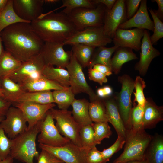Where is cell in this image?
Here are the masks:
<instances>
[{
    "instance_id": "6da1fadb",
    "label": "cell",
    "mask_w": 163,
    "mask_h": 163,
    "mask_svg": "<svg viewBox=\"0 0 163 163\" xmlns=\"http://www.w3.org/2000/svg\"><path fill=\"white\" fill-rule=\"evenodd\" d=\"M30 23H16L0 33L6 50L21 62L40 54L44 43L34 31Z\"/></svg>"
},
{
    "instance_id": "7a4b0ae2",
    "label": "cell",
    "mask_w": 163,
    "mask_h": 163,
    "mask_svg": "<svg viewBox=\"0 0 163 163\" xmlns=\"http://www.w3.org/2000/svg\"><path fill=\"white\" fill-rule=\"evenodd\" d=\"M30 24L44 43H63L77 31L66 15L61 11L42 13Z\"/></svg>"
},
{
    "instance_id": "3957f363",
    "label": "cell",
    "mask_w": 163,
    "mask_h": 163,
    "mask_svg": "<svg viewBox=\"0 0 163 163\" xmlns=\"http://www.w3.org/2000/svg\"><path fill=\"white\" fill-rule=\"evenodd\" d=\"M152 138V136L143 128L128 130L124 150L113 163H126L132 161L145 160V152Z\"/></svg>"
},
{
    "instance_id": "277c9868",
    "label": "cell",
    "mask_w": 163,
    "mask_h": 163,
    "mask_svg": "<svg viewBox=\"0 0 163 163\" xmlns=\"http://www.w3.org/2000/svg\"><path fill=\"white\" fill-rule=\"evenodd\" d=\"M39 132L37 124L12 139V145L9 155L14 159L23 163H34V158L37 159L39 154L36 144Z\"/></svg>"
},
{
    "instance_id": "5b68a950",
    "label": "cell",
    "mask_w": 163,
    "mask_h": 163,
    "mask_svg": "<svg viewBox=\"0 0 163 163\" xmlns=\"http://www.w3.org/2000/svg\"><path fill=\"white\" fill-rule=\"evenodd\" d=\"M107 9L104 5L99 3L94 8L75 9L66 15L76 31H80L89 27L103 26Z\"/></svg>"
},
{
    "instance_id": "8992f818",
    "label": "cell",
    "mask_w": 163,
    "mask_h": 163,
    "mask_svg": "<svg viewBox=\"0 0 163 163\" xmlns=\"http://www.w3.org/2000/svg\"><path fill=\"white\" fill-rule=\"evenodd\" d=\"M50 110L59 133L75 145L82 147L79 135L81 126L75 120L71 111L53 108Z\"/></svg>"
},
{
    "instance_id": "52a82bcc",
    "label": "cell",
    "mask_w": 163,
    "mask_h": 163,
    "mask_svg": "<svg viewBox=\"0 0 163 163\" xmlns=\"http://www.w3.org/2000/svg\"><path fill=\"white\" fill-rule=\"evenodd\" d=\"M119 82L121 84L120 91L113 95L120 115L127 130L130 129L129 117L132 108L131 96L134 88V81L129 75L119 76Z\"/></svg>"
},
{
    "instance_id": "ba28073f",
    "label": "cell",
    "mask_w": 163,
    "mask_h": 163,
    "mask_svg": "<svg viewBox=\"0 0 163 163\" xmlns=\"http://www.w3.org/2000/svg\"><path fill=\"white\" fill-rule=\"evenodd\" d=\"M112 42V39L104 33L103 27H92L77 31L66 40L64 45L81 44L96 48L105 46Z\"/></svg>"
},
{
    "instance_id": "9c48e42d",
    "label": "cell",
    "mask_w": 163,
    "mask_h": 163,
    "mask_svg": "<svg viewBox=\"0 0 163 163\" xmlns=\"http://www.w3.org/2000/svg\"><path fill=\"white\" fill-rule=\"evenodd\" d=\"M54 120L50 110L46 113L45 118L38 123L40 133L37 137L39 144L60 147L71 141L59 133Z\"/></svg>"
},
{
    "instance_id": "30bf717a",
    "label": "cell",
    "mask_w": 163,
    "mask_h": 163,
    "mask_svg": "<svg viewBox=\"0 0 163 163\" xmlns=\"http://www.w3.org/2000/svg\"><path fill=\"white\" fill-rule=\"evenodd\" d=\"M41 150L52 154L64 163H86L90 149L80 147L70 141L60 147H54L39 144Z\"/></svg>"
},
{
    "instance_id": "8fae6325",
    "label": "cell",
    "mask_w": 163,
    "mask_h": 163,
    "mask_svg": "<svg viewBox=\"0 0 163 163\" xmlns=\"http://www.w3.org/2000/svg\"><path fill=\"white\" fill-rule=\"evenodd\" d=\"M66 68L69 75L70 87L75 95L83 93L88 94L90 101L97 96L87 83L83 71V67L72 55Z\"/></svg>"
},
{
    "instance_id": "7c38bea8",
    "label": "cell",
    "mask_w": 163,
    "mask_h": 163,
    "mask_svg": "<svg viewBox=\"0 0 163 163\" xmlns=\"http://www.w3.org/2000/svg\"><path fill=\"white\" fill-rule=\"evenodd\" d=\"M45 65L40 53L22 62L17 69L6 77L20 85L31 78L42 76V72Z\"/></svg>"
},
{
    "instance_id": "4fadbf2b",
    "label": "cell",
    "mask_w": 163,
    "mask_h": 163,
    "mask_svg": "<svg viewBox=\"0 0 163 163\" xmlns=\"http://www.w3.org/2000/svg\"><path fill=\"white\" fill-rule=\"evenodd\" d=\"M63 43H44L40 53L46 65L65 69L71 59L72 51H65Z\"/></svg>"
},
{
    "instance_id": "5bb4252c",
    "label": "cell",
    "mask_w": 163,
    "mask_h": 163,
    "mask_svg": "<svg viewBox=\"0 0 163 163\" xmlns=\"http://www.w3.org/2000/svg\"><path fill=\"white\" fill-rule=\"evenodd\" d=\"M26 120L21 110L15 107H11L5 119L0 123L5 133L12 139L27 129Z\"/></svg>"
},
{
    "instance_id": "9a60e30c",
    "label": "cell",
    "mask_w": 163,
    "mask_h": 163,
    "mask_svg": "<svg viewBox=\"0 0 163 163\" xmlns=\"http://www.w3.org/2000/svg\"><path fill=\"white\" fill-rule=\"evenodd\" d=\"M127 20L125 0H116L111 9L106 10L103 26L104 34L113 39L119 26Z\"/></svg>"
},
{
    "instance_id": "2e32d148",
    "label": "cell",
    "mask_w": 163,
    "mask_h": 163,
    "mask_svg": "<svg viewBox=\"0 0 163 163\" xmlns=\"http://www.w3.org/2000/svg\"><path fill=\"white\" fill-rule=\"evenodd\" d=\"M22 112L27 123V129L32 128L45 117L46 113L56 106L55 103L40 104L30 102L14 103Z\"/></svg>"
},
{
    "instance_id": "e0dca14e",
    "label": "cell",
    "mask_w": 163,
    "mask_h": 163,
    "mask_svg": "<svg viewBox=\"0 0 163 163\" xmlns=\"http://www.w3.org/2000/svg\"><path fill=\"white\" fill-rule=\"evenodd\" d=\"M144 30L137 28L132 29L117 28L112 41L114 46L129 48L139 51L141 48V40Z\"/></svg>"
},
{
    "instance_id": "ac0fdd59",
    "label": "cell",
    "mask_w": 163,
    "mask_h": 163,
    "mask_svg": "<svg viewBox=\"0 0 163 163\" xmlns=\"http://www.w3.org/2000/svg\"><path fill=\"white\" fill-rule=\"evenodd\" d=\"M14 9L22 19L31 23L42 14L44 0H13Z\"/></svg>"
},
{
    "instance_id": "d6986e66",
    "label": "cell",
    "mask_w": 163,
    "mask_h": 163,
    "mask_svg": "<svg viewBox=\"0 0 163 163\" xmlns=\"http://www.w3.org/2000/svg\"><path fill=\"white\" fill-rule=\"evenodd\" d=\"M139 61L134 66L135 69L139 72V74L144 76L146 74L152 61L160 55L159 51L152 44L148 31L145 30L141 42Z\"/></svg>"
},
{
    "instance_id": "ffe728a7",
    "label": "cell",
    "mask_w": 163,
    "mask_h": 163,
    "mask_svg": "<svg viewBox=\"0 0 163 163\" xmlns=\"http://www.w3.org/2000/svg\"><path fill=\"white\" fill-rule=\"evenodd\" d=\"M147 1H141L140 7L135 14L130 19L120 25L118 28L128 29L135 27L153 31L154 24L148 14Z\"/></svg>"
},
{
    "instance_id": "44dd1931",
    "label": "cell",
    "mask_w": 163,
    "mask_h": 163,
    "mask_svg": "<svg viewBox=\"0 0 163 163\" xmlns=\"http://www.w3.org/2000/svg\"><path fill=\"white\" fill-rule=\"evenodd\" d=\"M103 99L108 122L113 125L118 136H121L125 139L127 130L119 113L113 95Z\"/></svg>"
},
{
    "instance_id": "7402d4cb",
    "label": "cell",
    "mask_w": 163,
    "mask_h": 163,
    "mask_svg": "<svg viewBox=\"0 0 163 163\" xmlns=\"http://www.w3.org/2000/svg\"><path fill=\"white\" fill-rule=\"evenodd\" d=\"M146 99L142 119L143 128H155L163 120V107L157 105L150 98Z\"/></svg>"
},
{
    "instance_id": "603a6c76",
    "label": "cell",
    "mask_w": 163,
    "mask_h": 163,
    "mask_svg": "<svg viewBox=\"0 0 163 163\" xmlns=\"http://www.w3.org/2000/svg\"><path fill=\"white\" fill-rule=\"evenodd\" d=\"M20 85L26 92L59 90L66 88L43 75L28 80Z\"/></svg>"
},
{
    "instance_id": "cb8c5ba5",
    "label": "cell",
    "mask_w": 163,
    "mask_h": 163,
    "mask_svg": "<svg viewBox=\"0 0 163 163\" xmlns=\"http://www.w3.org/2000/svg\"><path fill=\"white\" fill-rule=\"evenodd\" d=\"M149 163H163V136L156 133L152 136L145 153Z\"/></svg>"
},
{
    "instance_id": "d4e9b609",
    "label": "cell",
    "mask_w": 163,
    "mask_h": 163,
    "mask_svg": "<svg viewBox=\"0 0 163 163\" xmlns=\"http://www.w3.org/2000/svg\"><path fill=\"white\" fill-rule=\"evenodd\" d=\"M89 102L86 99L75 98L71 104L72 116L81 126L91 125L93 123L89 113Z\"/></svg>"
},
{
    "instance_id": "484cf974",
    "label": "cell",
    "mask_w": 163,
    "mask_h": 163,
    "mask_svg": "<svg viewBox=\"0 0 163 163\" xmlns=\"http://www.w3.org/2000/svg\"><path fill=\"white\" fill-rule=\"evenodd\" d=\"M133 49L127 47H119L114 52L111 58V66L112 71L116 75L120 71L123 65L129 61L138 59Z\"/></svg>"
},
{
    "instance_id": "4316f807",
    "label": "cell",
    "mask_w": 163,
    "mask_h": 163,
    "mask_svg": "<svg viewBox=\"0 0 163 163\" xmlns=\"http://www.w3.org/2000/svg\"><path fill=\"white\" fill-rule=\"evenodd\" d=\"M3 98L12 104L17 103L25 92L21 85L8 78H1V88Z\"/></svg>"
},
{
    "instance_id": "83f0119b",
    "label": "cell",
    "mask_w": 163,
    "mask_h": 163,
    "mask_svg": "<svg viewBox=\"0 0 163 163\" xmlns=\"http://www.w3.org/2000/svg\"><path fill=\"white\" fill-rule=\"evenodd\" d=\"M42 74L46 78L58 83L64 87H70L69 75L65 69L45 65Z\"/></svg>"
},
{
    "instance_id": "f1b7e54d",
    "label": "cell",
    "mask_w": 163,
    "mask_h": 163,
    "mask_svg": "<svg viewBox=\"0 0 163 163\" xmlns=\"http://www.w3.org/2000/svg\"><path fill=\"white\" fill-rule=\"evenodd\" d=\"M118 47L117 46H114L110 47H107L105 46L97 47V48L95 50L90 62L88 69L92 68L95 65L100 64L106 66L111 69V57L113 53Z\"/></svg>"
},
{
    "instance_id": "f546056e",
    "label": "cell",
    "mask_w": 163,
    "mask_h": 163,
    "mask_svg": "<svg viewBox=\"0 0 163 163\" xmlns=\"http://www.w3.org/2000/svg\"><path fill=\"white\" fill-rule=\"evenodd\" d=\"M72 46L71 51L79 63L83 68L88 67L96 48L81 44Z\"/></svg>"
},
{
    "instance_id": "4dcf8cb0",
    "label": "cell",
    "mask_w": 163,
    "mask_h": 163,
    "mask_svg": "<svg viewBox=\"0 0 163 163\" xmlns=\"http://www.w3.org/2000/svg\"><path fill=\"white\" fill-rule=\"evenodd\" d=\"M13 0H8L4 9L0 12V33L8 26L19 22H27L16 13L13 6Z\"/></svg>"
},
{
    "instance_id": "1f68e13d",
    "label": "cell",
    "mask_w": 163,
    "mask_h": 163,
    "mask_svg": "<svg viewBox=\"0 0 163 163\" xmlns=\"http://www.w3.org/2000/svg\"><path fill=\"white\" fill-rule=\"evenodd\" d=\"M30 102L40 104L55 103L51 91L25 92L19 98L17 103Z\"/></svg>"
},
{
    "instance_id": "d6a6232c",
    "label": "cell",
    "mask_w": 163,
    "mask_h": 163,
    "mask_svg": "<svg viewBox=\"0 0 163 163\" xmlns=\"http://www.w3.org/2000/svg\"><path fill=\"white\" fill-rule=\"evenodd\" d=\"M88 110L90 117L93 122H108L103 99L97 96L94 99L90 101Z\"/></svg>"
},
{
    "instance_id": "836d02e7",
    "label": "cell",
    "mask_w": 163,
    "mask_h": 163,
    "mask_svg": "<svg viewBox=\"0 0 163 163\" xmlns=\"http://www.w3.org/2000/svg\"><path fill=\"white\" fill-rule=\"evenodd\" d=\"M22 62L19 61L8 51H4L0 58V75L1 78L6 77L17 69Z\"/></svg>"
},
{
    "instance_id": "e575fe53",
    "label": "cell",
    "mask_w": 163,
    "mask_h": 163,
    "mask_svg": "<svg viewBox=\"0 0 163 163\" xmlns=\"http://www.w3.org/2000/svg\"><path fill=\"white\" fill-rule=\"evenodd\" d=\"M52 93L55 103L60 110H68L75 98V94L70 87L62 90H54Z\"/></svg>"
},
{
    "instance_id": "d590c367",
    "label": "cell",
    "mask_w": 163,
    "mask_h": 163,
    "mask_svg": "<svg viewBox=\"0 0 163 163\" xmlns=\"http://www.w3.org/2000/svg\"><path fill=\"white\" fill-rule=\"evenodd\" d=\"M62 5L60 7L48 12H53L56 10L65 7V8L61 11L67 14L76 8H94L97 5L94 4L91 0H62Z\"/></svg>"
},
{
    "instance_id": "8d00e7d4",
    "label": "cell",
    "mask_w": 163,
    "mask_h": 163,
    "mask_svg": "<svg viewBox=\"0 0 163 163\" xmlns=\"http://www.w3.org/2000/svg\"><path fill=\"white\" fill-rule=\"evenodd\" d=\"M94 130V139L95 144H99L105 138H109L112 132L107 122L94 123L92 124Z\"/></svg>"
},
{
    "instance_id": "74e56055",
    "label": "cell",
    "mask_w": 163,
    "mask_h": 163,
    "mask_svg": "<svg viewBox=\"0 0 163 163\" xmlns=\"http://www.w3.org/2000/svg\"><path fill=\"white\" fill-rule=\"evenodd\" d=\"M92 125L81 126L79 131L82 147L89 149L96 145L94 141V130Z\"/></svg>"
},
{
    "instance_id": "f35d334b",
    "label": "cell",
    "mask_w": 163,
    "mask_h": 163,
    "mask_svg": "<svg viewBox=\"0 0 163 163\" xmlns=\"http://www.w3.org/2000/svg\"><path fill=\"white\" fill-rule=\"evenodd\" d=\"M133 106L129 117L130 129H143L142 119L144 107L139 105L135 103H133Z\"/></svg>"
},
{
    "instance_id": "ab89813d",
    "label": "cell",
    "mask_w": 163,
    "mask_h": 163,
    "mask_svg": "<svg viewBox=\"0 0 163 163\" xmlns=\"http://www.w3.org/2000/svg\"><path fill=\"white\" fill-rule=\"evenodd\" d=\"M145 82L139 76H137L134 81V88L135 92H133L135 98L133 102H137V104L144 107L146 102L143 93V90L146 87Z\"/></svg>"
},
{
    "instance_id": "60d3db41",
    "label": "cell",
    "mask_w": 163,
    "mask_h": 163,
    "mask_svg": "<svg viewBox=\"0 0 163 163\" xmlns=\"http://www.w3.org/2000/svg\"><path fill=\"white\" fill-rule=\"evenodd\" d=\"M147 8L152 18L154 24L153 34L150 37L151 43L153 45L163 37V23L157 17L153 9Z\"/></svg>"
},
{
    "instance_id": "b9f144b4",
    "label": "cell",
    "mask_w": 163,
    "mask_h": 163,
    "mask_svg": "<svg viewBox=\"0 0 163 163\" xmlns=\"http://www.w3.org/2000/svg\"><path fill=\"white\" fill-rule=\"evenodd\" d=\"M12 145V139L6 135L0 124V159L3 160L10 155Z\"/></svg>"
},
{
    "instance_id": "7bdbcfd3",
    "label": "cell",
    "mask_w": 163,
    "mask_h": 163,
    "mask_svg": "<svg viewBox=\"0 0 163 163\" xmlns=\"http://www.w3.org/2000/svg\"><path fill=\"white\" fill-rule=\"evenodd\" d=\"M125 142V139L124 138L118 136L117 140L112 145L101 152L104 159L107 162L109 161L113 154L123 148Z\"/></svg>"
},
{
    "instance_id": "ee69618b",
    "label": "cell",
    "mask_w": 163,
    "mask_h": 163,
    "mask_svg": "<svg viewBox=\"0 0 163 163\" xmlns=\"http://www.w3.org/2000/svg\"><path fill=\"white\" fill-rule=\"evenodd\" d=\"M107 161L103 157L101 151L96 146L90 149L87 155L86 163H107Z\"/></svg>"
},
{
    "instance_id": "f6af8a7d",
    "label": "cell",
    "mask_w": 163,
    "mask_h": 163,
    "mask_svg": "<svg viewBox=\"0 0 163 163\" xmlns=\"http://www.w3.org/2000/svg\"><path fill=\"white\" fill-rule=\"evenodd\" d=\"M37 160V163H64L52 154L44 150H41Z\"/></svg>"
},
{
    "instance_id": "bcb514c9",
    "label": "cell",
    "mask_w": 163,
    "mask_h": 163,
    "mask_svg": "<svg viewBox=\"0 0 163 163\" xmlns=\"http://www.w3.org/2000/svg\"><path fill=\"white\" fill-rule=\"evenodd\" d=\"M141 0H125L126 17L128 20L131 18L137 11Z\"/></svg>"
},
{
    "instance_id": "7dc6e473",
    "label": "cell",
    "mask_w": 163,
    "mask_h": 163,
    "mask_svg": "<svg viewBox=\"0 0 163 163\" xmlns=\"http://www.w3.org/2000/svg\"><path fill=\"white\" fill-rule=\"evenodd\" d=\"M88 73L89 79L98 83L100 85L102 86L103 83L107 82L106 76L95 69L92 68L88 69Z\"/></svg>"
},
{
    "instance_id": "c3c4849f",
    "label": "cell",
    "mask_w": 163,
    "mask_h": 163,
    "mask_svg": "<svg viewBox=\"0 0 163 163\" xmlns=\"http://www.w3.org/2000/svg\"><path fill=\"white\" fill-rule=\"evenodd\" d=\"M113 90L111 87L109 86H105L98 88L97 91V95L99 97L104 99L113 95Z\"/></svg>"
},
{
    "instance_id": "681fc988",
    "label": "cell",
    "mask_w": 163,
    "mask_h": 163,
    "mask_svg": "<svg viewBox=\"0 0 163 163\" xmlns=\"http://www.w3.org/2000/svg\"><path fill=\"white\" fill-rule=\"evenodd\" d=\"M92 68L95 69L104 75L105 76H109L112 74L111 69L107 66L100 64L94 65Z\"/></svg>"
},
{
    "instance_id": "f907efd6",
    "label": "cell",
    "mask_w": 163,
    "mask_h": 163,
    "mask_svg": "<svg viewBox=\"0 0 163 163\" xmlns=\"http://www.w3.org/2000/svg\"><path fill=\"white\" fill-rule=\"evenodd\" d=\"M12 103L0 97V115L5 116Z\"/></svg>"
},
{
    "instance_id": "816d5d0a",
    "label": "cell",
    "mask_w": 163,
    "mask_h": 163,
    "mask_svg": "<svg viewBox=\"0 0 163 163\" xmlns=\"http://www.w3.org/2000/svg\"><path fill=\"white\" fill-rule=\"evenodd\" d=\"M152 2H156L158 6V10H153L157 17L162 21H163V0H152Z\"/></svg>"
},
{
    "instance_id": "f5cc1de1",
    "label": "cell",
    "mask_w": 163,
    "mask_h": 163,
    "mask_svg": "<svg viewBox=\"0 0 163 163\" xmlns=\"http://www.w3.org/2000/svg\"><path fill=\"white\" fill-rule=\"evenodd\" d=\"M92 2L95 5L102 4L104 5L108 10H110L113 8L116 1V0H91Z\"/></svg>"
},
{
    "instance_id": "db71d44e",
    "label": "cell",
    "mask_w": 163,
    "mask_h": 163,
    "mask_svg": "<svg viewBox=\"0 0 163 163\" xmlns=\"http://www.w3.org/2000/svg\"><path fill=\"white\" fill-rule=\"evenodd\" d=\"M14 158L9 155L7 158L3 160L0 159V163H13Z\"/></svg>"
},
{
    "instance_id": "11a10c76",
    "label": "cell",
    "mask_w": 163,
    "mask_h": 163,
    "mask_svg": "<svg viewBox=\"0 0 163 163\" xmlns=\"http://www.w3.org/2000/svg\"><path fill=\"white\" fill-rule=\"evenodd\" d=\"M8 0H0V12L6 5Z\"/></svg>"
},
{
    "instance_id": "9f6ffc18",
    "label": "cell",
    "mask_w": 163,
    "mask_h": 163,
    "mask_svg": "<svg viewBox=\"0 0 163 163\" xmlns=\"http://www.w3.org/2000/svg\"><path fill=\"white\" fill-rule=\"evenodd\" d=\"M59 1V0H44V3L50 4H55Z\"/></svg>"
},
{
    "instance_id": "6f0895ef",
    "label": "cell",
    "mask_w": 163,
    "mask_h": 163,
    "mask_svg": "<svg viewBox=\"0 0 163 163\" xmlns=\"http://www.w3.org/2000/svg\"><path fill=\"white\" fill-rule=\"evenodd\" d=\"M126 163H149L146 160L142 161L134 160L130 161Z\"/></svg>"
},
{
    "instance_id": "680465c9",
    "label": "cell",
    "mask_w": 163,
    "mask_h": 163,
    "mask_svg": "<svg viewBox=\"0 0 163 163\" xmlns=\"http://www.w3.org/2000/svg\"><path fill=\"white\" fill-rule=\"evenodd\" d=\"M2 41L1 38L0 33V58L3 53L4 50L2 44Z\"/></svg>"
},
{
    "instance_id": "91938a15",
    "label": "cell",
    "mask_w": 163,
    "mask_h": 163,
    "mask_svg": "<svg viewBox=\"0 0 163 163\" xmlns=\"http://www.w3.org/2000/svg\"><path fill=\"white\" fill-rule=\"evenodd\" d=\"M5 118V116L0 115V123H1Z\"/></svg>"
},
{
    "instance_id": "94428289",
    "label": "cell",
    "mask_w": 163,
    "mask_h": 163,
    "mask_svg": "<svg viewBox=\"0 0 163 163\" xmlns=\"http://www.w3.org/2000/svg\"><path fill=\"white\" fill-rule=\"evenodd\" d=\"M0 97L3 98V95L2 94L1 89H0Z\"/></svg>"
},
{
    "instance_id": "6125c7cd",
    "label": "cell",
    "mask_w": 163,
    "mask_h": 163,
    "mask_svg": "<svg viewBox=\"0 0 163 163\" xmlns=\"http://www.w3.org/2000/svg\"><path fill=\"white\" fill-rule=\"evenodd\" d=\"M1 78L0 75V89H1Z\"/></svg>"
}]
</instances>
